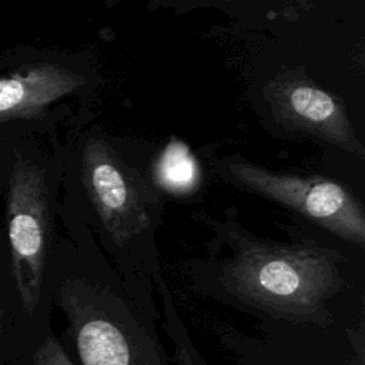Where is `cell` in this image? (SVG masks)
<instances>
[{
  "label": "cell",
  "mask_w": 365,
  "mask_h": 365,
  "mask_svg": "<svg viewBox=\"0 0 365 365\" xmlns=\"http://www.w3.org/2000/svg\"><path fill=\"white\" fill-rule=\"evenodd\" d=\"M83 181L107 234L124 245L150 224L147 192L138 174L100 137L83 148Z\"/></svg>",
  "instance_id": "277c9868"
},
{
  "label": "cell",
  "mask_w": 365,
  "mask_h": 365,
  "mask_svg": "<svg viewBox=\"0 0 365 365\" xmlns=\"http://www.w3.org/2000/svg\"><path fill=\"white\" fill-rule=\"evenodd\" d=\"M83 84L84 77L80 74L50 63L33 64L0 76V121L36 117Z\"/></svg>",
  "instance_id": "8992f818"
},
{
  "label": "cell",
  "mask_w": 365,
  "mask_h": 365,
  "mask_svg": "<svg viewBox=\"0 0 365 365\" xmlns=\"http://www.w3.org/2000/svg\"><path fill=\"white\" fill-rule=\"evenodd\" d=\"M37 346L38 345L11 319V315L0 297V359L30 355Z\"/></svg>",
  "instance_id": "9c48e42d"
},
{
  "label": "cell",
  "mask_w": 365,
  "mask_h": 365,
  "mask_svg": "<svg viewBox=\"0 0 365 365\" xmlns=\"http://www.w3.org/2000/svg\"><path fill=\"white\" fill-rule=\"evenodd\" d=\"M33 365H73L53 335H46L31 354Z\"/></svg>",
  "instance_id": "30bf717a"
},
{
  "label": "cell",
  "mask_w": 365,
  "mask_h": 365,
  "mask_svg": "<svg viewBox=\"0 0 365 365\" xmlns=\"http://www.w3.org/2000/svg\"><path fill=\"white\" fill-rule=\"evenodd\" d=\"M61 302L71 318L77 352L83 365L128 364L125 336L108 319L91 315L74 282H66L61 287Z\"/></svg>",
  "instance_id": "52a82bcc"
},
{
  "label": "cell",
  "mask_w": 365,
  "mask_h": 365,
  "mask_svg": "<svg viewBox=\"0 0 365 365\" xmlns=\"http://www.w3.org/2000/svg\"><path fill=\"white\" fill-rule=\"evenodd\" d=\"M0 365H33L31 354L13 359H0Z\"/></svg>",
  "instance_id": "8fae6325"
},
{
  "label": "cell",
  "mask_w": 365,
  "mask_h": 365,
  "mask_svg": "<svg viewBox=\"0 0 365 365\" xmlns=\"http://www.w3.org/2000/svg\"><path fill=\"white\" fill-rule=\"evenodd\" d=\"M225 170L234 184L288 207L342 240L364 248V208L359 200L338 181L279 174L241 157L230 158Z\"/></svg>",
  "instance_id": "7a4b0ae2"
},
{
  "label": "cell",
  "mask_w": 365,
  "mask_h": 365,
  "mask_svg": "<svg viewBox=\"0 0 365 365\" xmlns=\"http://www.w3.org/2000/svg\"><path fill=\"white\" fill-rule=\"evenodd\" d=\"M222 281L251 304L307 315L335 289L339 277L329 250L241 238L224 267Z\"/></svg>",
  "instance_id": "6da1fadb"
},
{
  "label": "cell",
  "mask_w": 365,
  "mask_h": 365,
  "mask_svg": "<svg viewBox=\"0 0 365 365\" xmlns=\"http://www.w3.org/2000/svg\"><path fill=\"white\" fill-rule=\"evenodd\" d=\"M265 100L274 120L285 130L318 138L361 160L365 157L344 101L312 80L281 74L265 87Z\"/></svg>",
  "instance_id": "5b68a950"
},
{
  "label": "cell",
  "mask_w": 365,
  "mask_h": 365,
  "mask_svg": "<svg viewBox=\"0 0 365 365\" xmlns=\"http://www.w3.org/2000/svg\"><path fill=\"white\" fill-rule=\"evenodd\" d=\"M155 178L161 187L175 194L188 192L195 187L197 163L182 143L173 141L167 145L157 161Z\"/></svg>",
  "instance_id": "ba28073f"
},
{
  "label": "cell",
  "mask_w": 365,
  "mask_h": 365,
  "mask_svg": "<svg viewBox=\"0 0 365 365\" xmlns=\"http://www.w3.org/2000/svg\"><path fill=\"white\" fill-rule=\"evenodd\" d=\"M7 231L11 274L24 315L34 318L43 289L48 241V192L43 170L21 155L7 190Z\"/></svg>",
  "instance_id": "3957f363"
}]
</instances>
